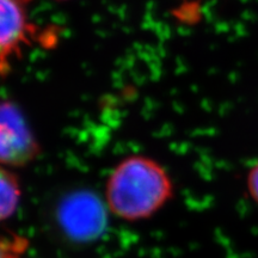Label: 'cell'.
<instances>
[{"instance_id": "obj_1", "label": "cell", "mask_w": 258, "mask_h": 258, "mask_svg": "<svg viewBox=\"0 0 258 258\" xmlns=\"http://www.w3.org/2000/svg\"><path fill=\"white\" fill-rule=\"evenodd\" d=\"M105 206L123 221L146 220L172 198L173 183L165 167L147 156L125 157L105 182Z\"/></svg>"}, {"instance_id": "obj_2", "label": "cell", "mask_w": 258, "mask_h": 258, "mask_svg": "<svg viewBox=\"0 0 258 258\" xmlns=\"http://www.w3.org/2000/svg\"><path fill=\"white\" fill-rule=\"evenodd\" d=\"M35 0H0V76L11 72L29 48L48 38L32 17Z\"/></svg>"}, {"instance_id": "obj_3", "label": "cell", "mask_w": 258, "mask_h": 258, "mask_svg": "<svg viewBox=\"0 0 258 258\" xmlns=\"http://www.w3.org/2000/svg\"><path fill=\"white\" fill-rule=\"evenodd\" d=\"M40 152V144L23 112L14 103L0 101V165L25 166Z\"/></svg>"}, {"instance_id": "obj_4", "label": "cell", "mask_w": 258, "mask_h": 258, "mask_svg": "<svg viewBox=\"0 0 258 258\" xmlns=\"http://www.w3.org/2000/svg\"><path fill=\"white\" fill-rule=\"evenodd\" d=\"M103 209L88 192L76 194L63 202L61 222L77 238H89L102 230Z\"/></svg>"}, {"instance_id": "obj_5", "label": "cell", "mask_w": 258, "mask_h": 258, "mask_svg": "<svg viewBox=\"0 0 258 258\" xmlns=\"http://www.w3.org/2000/svg\"><path fill=\"white\" fill-rule=\"evenodd\" d=\"M21 183L9 167L0 165V222L11 218L21 202Z\"/></svg>"}, {"instance_id": "obj_6", "label": "cell", "mask_w": 258, "mask_h": 258, "mask_svg": "<svg viewBox=\"0 0 258 258\" xmlns=\"http://www.w3.org/2000/svg\"><path fill=\"white\" fill-rule=\"evenodd\" d=\"M27 245L24 238L0 233V258H21Z\"/></svg>"}, {"instance_id": "obj_7", "label": "cell", "mask_w": 258, "mask_h": 258, "mask_svg": "<svg viewBox=\"0 0 258 258\" xmlns=\"http://www.w3.org/2000/svg\"><path fill=\"white\" fill-rule=\"evenodd\" d=\"M246 185L250 198L258 206V161L251 167L249 173H247Z\"/></svg>"}, {"instance_id": "obj_8", "label": "cell", "mask_w": 258, "mask_h": 258, "mask_svg": "<svg viewBox=\"0 0 258 258\" xmlns=\"http://www.w3.org/2000/svg\"><path fill=\"white\" fill-rule=\"evenodd\" d=\"M55 2H69V0H55Z\"/></svg>"}]
</instances>
